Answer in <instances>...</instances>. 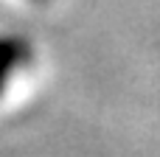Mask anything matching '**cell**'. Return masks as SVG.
I'll use <instances>...</instances> for the list:
<instances>
[{
  "mask_svg": "<svg viewBox=\"0 0 160 157\" xmlns=\"http://www.w3.org/2000/svg\"><path fill=\"white\" fill-rule=\"evenodd\" d=\"M34 56H37V51H34V45H31L28 37H22V34H8V31L0 34V96L6 93L8 81H11L22 67L31 65Z\"/></svg>",
  "mask_w": 160,
  "mask_h": 157,
  "instance_id": "6da1fadb",
  "label": "cell"
}]
</instances>
